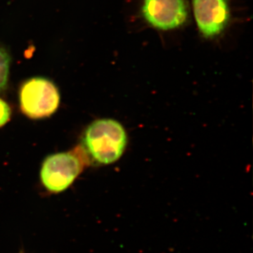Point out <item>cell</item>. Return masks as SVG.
<instances>
[{
    "label": "cell",
    "mask_w": 253,
    "mask_h": 253,
    "mask_svg": "<svg viewBox=\"0 0 253 253\" xmlns=\"http://www.w3.org/2000/svg\"><path fill=\"white\" fill-rule=\"evenodd\" d=\"M127 134L124 126L116 120H96L86 127L80 147L88 164L104 166L116 162L127 145Z\"/></svg>",
    "instance_id": "1"
},
{
    "label": "cell",
    "mask_w": 253,
    "mask_h": 253,
    "mask_svg": "<svg viewBox=\"0 0 253 253\" xmlns=\"http://www.w3.org/2000/svg\"><path fill=\"white\" fill-rule=\"evenodd\" d=\"M87 165V160L80 146L68 152L50 155L42 166V183L50 192H63Z\"/></svg>",
    "instance_id": "2"
},
{
    "label": "cell",
    "mask_w": 253,
    "mask_h": 253,
    "mask_svg": "<svg viewBox=\"0 0 253 253\" xmlns=\"http://www.w3.org/2000/svg\"><path fill=\"white\" fill-rule=\"evenodd\" d=\"M22 112L32 119H41L54 114L59 107V89L49 80L31 78L23 83L19 91Z\"/></svg>",
    "instance_id": "3"
},
{
    "label": "cell",
    "mask_w": 253,
    "mask_h": 253,
    "mask_svg": "<svg viewBox=\"0 0 253 253\" xmlns=\"http://www.w3.org/2000/svg\"><path fill=\"white\" fill-rule=\"evenodd\" d=\"M142 14L153 27L168 31L184 24L188 6L186 0H144Z\"/></svg>",
    "instance_id": "4"
},
{
    "label": "cell",
    "mask_w": 253,
    "mask_h": 253,
    "mask_svg": "<svg viewBox=\"0 0 253 253\" xmlns=\"http://www.w3.org/2000/svg\"><path fill=\"white\" fill-rule=\"evenodd\" d=\"M196 23L205 38L220 34L229 20L226 0H193Z\"/></svg>",
    "instance_id": "5"
},
{
    "label": "cell",
    "mask_w": 253,
    "mask_h": 253,
    "mask_svg": "<svg viewBox=\"0 0 253 253\" xmlns=\"http://www.w3.org/2000/svg\"><path fill=\"white\" fill-rule=\"evenodd\" d=\"M11 59L9 53L2 46H0V91L7 84L9 75Z\"/></svg>",
    "instance_id": "6"
},
{
    "label": "cell",
    "mask_w": 253,
    "mask_h": 253,
    "mask_svg": "<svg viewBox=\"0 0 253 253\" xmlns=\"http://www.w3.org/2000/svg\"><path fill=\"white\" fill-rule=\"evenodd\" d=\"M11 109L9 105L1 99H0V127L4 126L11 117Z\"/></svg>",
    "instance_id": "7"
}]
</instances>
